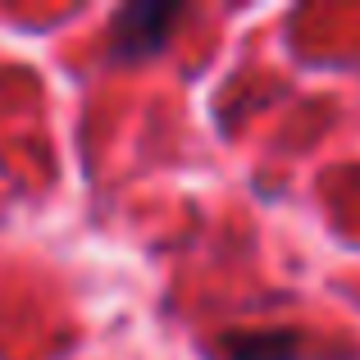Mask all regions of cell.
I'll return each mask as SVG.
<instances>
[{
  "label": "cell",
  "instance_id": "7a4b0ae2",
  "mask_svg": "<svg viewBox=\"0 0 360 360\" xmlns=\"http://www.w3.org/2000/svg\"><path fill=\"white\" fill-rule=\"evenodd\" d=\"M210 360H306V347L292 328H255V333H229Z\"/></svg>",
  "mask_w": 360,
  "mask_h": 360
},
{
  "label": "cell",
  "instance_id": "6da1fadb",
  "mask_svg": "<svg viewBox=\"0 0 360 360\" xmlns=\"http://www.w3.org/2000/svg\"><path fill=\"white\" fill-rule=\"evenodd\" d=\"M178 18H183V5H169V0H132L115 9L105 27V64H146L165 55Z\"/></svg>",
  "mask_w": 360,
  "mask_h": 360
}]
</instances>
